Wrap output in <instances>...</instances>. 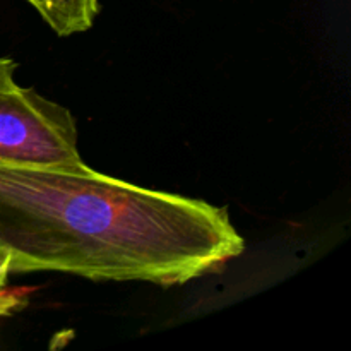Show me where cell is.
<instances>
[{
	"mask_svg": "<svg viewBox=\"0 0 351 351\" xmlns=\"http://www.w3.org/2000/svg\"><path fill=\"white\" fill-rule=\"evenodd\" d=\"M245 250L228 211L146 189L88 165L0 161V254L12 273L185 285Z\"/></svg>",
	"mask_w": 351,
	"mask_h": 351,
	"instance_id": "6da1fadb",
	"label": "cell"
},
{
	"mask_svg": "<svg viewBox=\"0 0 351 351\" xmlns=\"http://www.w3.org/2000/svg\"><path fill=\"white\" fill-rule=\"evenodd\" d=\"M0 161L19 167L84 165L77 123L65 106L14 84L0 91Z\"/></svg>",
	"mask_w": 351,
	"mask_h": 351,
	"instance_id": "7a4b0ae2",
	"label": "cell"
},
{
	"mask_svg": "<svg viewBox=\"0 0 351 351\" xmlns=\"http://www.w3.org/2000/svg\"><path fill=\"white\" fill-rule=\"evenodd\" d=\"M45 23L58 34L71 36L93 26L98 14V0H27Z\"/></svg>",
	"mask_w": 351,
	"mask_h": 351,
	"instance_id": "3957f363",
	"label": "cell"
},
{
	"mask_svg": "<svg viewBox=\"0 0 351 351\" xmlns=\"http://www.w3.org/2000/svg\"><path fill=\"white\" fill-rule=\"evenodd\" d=\"M7 278H9V273H7L5 266L0 261V315L7 314L14 307H19L21 305V298H17V295H14L12 291L5 290Z\"/></svg>",
	"mask_w": 351,
	"mask_h": 351,
	"instance_id": "277c9868",
	"label": "cell"
},
{
	"mask_svg": "<svg viewBox=\"0 0 351 351\" xmlns=\"http://www.w3.org/2000/svg\"><path fill=\"white\" fill-rule=\"evenodd\" d=\"M14 72H16V62L12 58L0 57V91L16 84Z\"/></svg>",
	"mask_w": 351,
	"mask_h": 351,
	"instance_id": "5b68a950",
	"label": "cell"
}]
</instances>
